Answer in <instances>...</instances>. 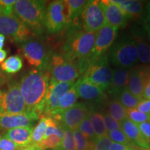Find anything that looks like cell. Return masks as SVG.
<instances>
[{
  "label": "cell",
  "instance_id": "f546056e",
  "mask_svg": "<svg viewBox=\"0 0 150 150\" xmlns=\"http://www.w3.org/2000/svg\"><path fill=\"white\" fill-rule=\"evenodd\" d=\"M116 99H117L126 109L136 108L140 101L136 98L134 95H132L127 88L121 92Z\"/></svg>",
  "mask_w": 150,
  "mask_h": 150
},
{
  "label": "cell",
  "instance_id": "277c9868",
  "mask_svg": "<svg viewBox=\"0 0 150 150\" xmlns=\"http://www.w3.org/2000/svg\"><path fill=\"white\" fill-rule=\"evenodd\" d=\"M107 55L108 61L117 68L131 69L139 62L136 45L128 34L122 35L114 42Z\"/></svg>",
  "mask_w": 150,
  "mask_h": 150
},
{
  "label": "cell",
  "instance_id": "7402d4cb",
  "mask_svg": "<svg viewBox=\"0 0 150 150\" xmlns=\"http://www.w3.org/2000/svg\"><path fill=\"white\" fill-rule=\"evenodd\" d=\"M131 37L136 45L138 61L141 62L142 65L149 64L150 61V45L146 41L142 31L137 29L134 30L132 31Z\"/></svg>",
  "mask_w": 150,
  "mask_h": 150
},
{
  "label": "cell",
  "instance_id": "d6a6232c",
  "mask_svg": "<svg viewBox=\"0 0 150 150\" xmlns=\"http://www.w3.org/2000/svg\"><path fill=\"white\" fill-rule=\"evenodd\" d=\"M127 118L133 122L138 125L146 122H150V114L144 113L134 109H126Z\"/></svg>",
  "mask_w": 150,
  "mask_h": 150
},
{
  "label": "cell",
  "instance_id": "3957f363",
  "mask_svg": "<svg viewBox=\"0 0 150 150\" xmlns=\"http://www.w3.org/2000/svg\"><path fill=\"white\" fill-rule=\"evenodd\" d=\"M96 35L97 33L84 29L71 33L63 45L61 54L74 63L80 60L91 59Z\"/></svg>",
  "mask_w": 150,
  "mask_h": 150
},
{
  "label": "cell",
  "instance_id": "d590c367",
  "mask_svg": "<svg viewBox=\"0 0 150 150\" xmlns=\"http://www.w3.org/2000/svg\"><path fill=\"white\" fill-rule=\"evenodd\" d=\"M61 143V139L55 135H52L44 138L38 145L42 150L45 149H55L60 147Z\"/></svg>",
  "mask_w": 150,
  "mask_h": 150
},
{
  "label": "cell",
  "instance_id": "11a10c76",
  "mask_svg": "<svg viewBox=\"0 0 150 150\" xmlns=\"http://www.w3.org/2000/svg\"><path fill=\"white\" fill-rule=\"evenodd\" d=\"M149 63H150V61H149Z\"/></svg>",
  "mask_w": 150,
  "mask_h": 150
},
{
  "label": "cell",
  "instance_id": "52a82bcc",
  "mask_svg": "<svg viewBox=\"0 0 150 150\" xmlns=\"http://www.w3.org/2000/svg\"><path fill=\"white\" fill-rule=\"evenodd\" d=\"M27 111L18 83L13 82L0 89V115H16Z\"/></svg>",
  "mask_w": 150,
  "mask_h": 150
},
{
  "label": "cell",
  "instance_id": "8d00e7d4",
  "mask_svg": "<svg viewBox=\"0 0 150 150\" xmlns=\"http://www.w3.org/2000/svg\"><path fill=\"white\" fill-rule=\"evenodd\" d=\"M103 120L106 130L107 133L116 129H121V125L115 120H114L108 112H104L102 114Z\"/></svg>",
  "mask_w": 150,
  "mask_h": 150
},
{
  "label": "cell",
  "instance_id": "7bdbcfd3",
  "mask_svg": "<svg viewBox=\"0 0 150 150\" xmlns=\"http://www.w3.org/2000/svg\"><path fill=\"white\" fill-rule=\"evenodd\" d=\"M134 148H136V147H131V146L121 145V144L115 143V142H112L111 145L110 146L109 150H130L131 149H134ZM136 149H137V148H136Z\"/></svg>",
  "mask_w": 150,
  "mask_h": 150
},
{
  "label": "cell",
  "instance_id": "ee69618b",
  "mask_svg": "<svg viewBox=\"0 0 150 150\" xmlns=\"http://www.w3.org/2000/svg\"><path fill=\"white\" fill-rule=\"evenodd\" d=\"M142 99H150V79L148 80L144 88Z\"/></svg>",
  "mask_w": 150,
  "mask_h": 150
},
{
  "label": "cell",
  "instance_id": "60d3db41",
  "mask_svg": "<svg viewBox=\"0 0 150 150\" xmlns=\"http://www.w3.org/2000/svg\"><path fill=\"white\" fill-rule=\"evenodd\" d=\"M136 109L144 113L150 114V99H142L138 103Z\"/></svg>",
  "mask_w": 150,
  "mask_h": 150
},
{
  "label": "cell",
  "instance_id": "603a6c76",
  "mask_svg": "<svg viewBox=\"0 0 150 150\" xmlns=\"http://www.w3.org/2000/svg\"><path fill=\"white\" fill-rule=\"evenodd\" d=\"M128 19H138L143 12V2L138 0H112Z\"/></svg>",
  "mask_w": 150,
  "mask_h": 150
},
{
  "label": "cell",
  "instance_id": "2e32d148",
  "mask_svg": "<svg viewBox=\"0 0 150 150\" xmlns=\"http://www.w3.org/2000/svg\"><path fill=\"white\" fill-rule=\"evenodd\" d=\"M40 115L34 111H26L16 115H0V128L9 129L32 127Z\"/></svg>",
  "mask_w": 150,
  "mask_h": 150
},
{
  "label": "cell",
  "instance_id": "5b68a950",
  "mask_svg": "<svg viewBox=\"0 0 150 150\" xmlns=\"http://www.w3.org/2000/svg\"><path fill=\"white\" fill-rule=\"evenodd\" d=\"M45 71L50 77V81L72 82L80 76L74 62L65 59L62 54H50Z\"/></svg>",
  "mask_w": 150,
  "mask_h": 150
},
{
  "label": "cell",
  "instance_id": "db71d44e",
  "mask_svg": "<svg viewBox=\"0 0 150 150\" xmlns=\"http://www.w3.org/2000/svg\"><path fill=\"white\" fill-rule=\"evenodd\" d=\"M130 150H136V148H134V149H131Z\"/></svg>",
  "mask_w": 150,
  "mask_h": 150
},
{
  "label": "cell",
  "instance_id": "8992f818",
  "mask_svg": "<svg viewBox=\"0 0 150 150\" xmlns=\"http://www.w3.org/2000/svg\"><path fill=\"white\" fill-rule=\"evenodd\" d=\"M112 74V70L108 63V55L105 54L91 60L88 67L81 77L104 91L109 88Z\"/></svg>",
  "mask_w": 150,
  "mask_h": 150
},
{
  "label": "cell",
  "instance_id": "d6986e66",
  "mask_svg": "<svg viewBox=\"0 0 150 150\" xmlns=\"http://www.w3.org/2000/svg\"><path fill=\"white\" fill-rule=\"evenodd\" d=\"M74 86L78 97L86 101H93L101 99L104 95V91L98 86L81 77L74 83Z\"/></svg>",
  "mask_w": 150,
  "mask_h": 150
},
{
  "label": "cell",
  "instance_id": "83f0119b",
  "mask_svg": "<svg viewBox=\"0 0 150 150\" xmlns=\"http://www.w3.org/2000/svg\"><path fill=\"white\" fill-rule=\"evenodd\" d=\"M23 67L22 58L19 55L11 56L1 63V68L8 74H15L18 72Z\"/></svg>",
  "mask_w": 150,
  "mask_h": 150
},
{
  "label": "cell",
  "instance_id": "7dc6e473",
  "mask_svg": "<svg viewBox=\"0 0 150 150\" xmlns=\"http://www.w3.org/2000/svg\"><path fill=\"white\" fill-rule=\"evenodd\" d=\"M26 149H27V150H42L36 144H32V145L29 146L28 147H26Z\"/></svg>",
  "mask_w": 150,
  "mask_h": 150
},
{
  "label": "cell",
  "instance_id": "74e56055",
  "mask_svg": "<svg viewBox=\"0 0 150 150\" xmlns=\"http://www.w3.org/2000/svg\"><path fill=\"white\" fill-rule=\"evenodd\" d=\"M112 142L108 136L97 138V140L93 142V150H109Z\"/></svg>",
  "mask_w": 150,
  "mask_h": 150
},
{
  "label": "cell",
  "instance_id": "816d5d0a",
  "mask_svg": "<svg viewBox=\"0 0 150 150\" xmlns=\"http://www.w3.org/2000/svg\"><path fill=\"white\" fill-rule=\"evenodd\" d=\"M52 150H61V149H59V148H57V149H52Z\"/></svg>",
  "mask_w": 150,
  "mask_h": 150
},
{
  "label": "cell",
  "instance_id": "8fae6325",
  "mask_svg": "<svg viewBox=\"0 0 150 150\" xmlns=\"http://www.w3.org/2000/svg\"><path fill=\"white\" fill-rule=\"evenodd\" d=\"M81 16L82 27L87 31L97 33L106 24L104 11L98 0L88 1Z\"/></svg>",
  "mask_w": 150,
  "mask_h": 150
},
{
  "label": "cell",
  "instance_id": "1f68e13d",
  "mask_svg": "<svg viewBox=\"0 0 150 150\" xmlns=\"http://www.w3.org/2000/svg\"><path fill=\"white\" fill-rule=\"evenodd\" d=\"M76 150H93V142L88 140L79 129L72 131Z\"/></svg>",
  "mask_w": 150,
  "mask_h": 150
},
{
  "label": "cell",
  "instance_id": "ab89813d",
  "mask_svg": "<svg viewBox=\"0 0 150 150\" xmlns=\"http://www.w3.org/2000/svg\"><path fill=\"white\" fill-rule=\"evenodd\" d=\"M22 149L13 142L9 140L4 135H0V150H20Z\"/></svg>",
  "mask_w": 150,
  "mask_h": 150
},
{
  "label": "cell",
  "instance_id": "44dd1931",
  "mask_svg": "<svg viewBox=\"0 0 150 150\" xmlns=\"http://www.w3.org/2000/svg\"><path fill=\"white\" fill-rule=\"evenodd\" d=\"M33 129L32 127H20L7 130L4 135L19 147L24 149L32 145Z\"/></svg>",
  "mask_w": 150,
  "mask_h": 150
},
{
  "label": "cell",
  "instance_id": "9c48e42d",
  "mask_svg": "<svg viewBox=\"0 0 150 150\" xmlns=\"http://www.w3.org/2000/svg\"><path fill=\"white\" fill-rule=\"evenodd\" d=\"M22 54L30 65L38 70H45L50 54L44 44L35 39H29L21 43Z\"/></svg>",
  "mask_w": 150,
  "mask_h": 150
},
{
  "label": "cell",
  "instance_id": "6da1fadb",
  "mask_svg": "<svg viewBox=\"0 0 150 150\" xmlns=\"http://www.w3.org/2000/svg\"><path fill=\"white\" fill-rule=\"evenodd\" d=\"M50 82L48 73L38 69L29 71L21 78L18 86L27 111H34L39 115L42 113V102Z\"/></svg>",
  "mask_w": 150,
  "mask_h": 150
},
{
  "label": "cell",
  "instance_id": "f1b7e54d",
  "mask_svg": "<svg viewBox=\"0 0 150 150\" xmlns=\"http://www.w3.org/2000/svg\"><path fill=\"white\" fill-rule=\"evenodd\" d=\"M47 116L41 115L38 125L33 129L32 144H39L44 138L45 134L47 128Z\"/></svg>",
  "mask_w": 150,
  "mask_h": 150
},
{
  "label": "cell",
  "instance_id": "ffe728a7",
  "mask_svg": "<svg viewBox=\"0 0 150 150\" xmlns=\"http://www.w3.org/2000/svg\"><path fill=\"white\" fill-rule=\"evenodd\" d=\"M131 69L116 68L112 70L111 82L108 92L114 99H117L121 92L127 88Z\"/></svg>",
  "mask_w": 150,
  "mask_h": 150
},
{
  "label": "cell",
  "instance_id": "d4e9b609",
  "mask_svg": "<svg viewBox=\"0 0 150 150\" xmlns=\"http://www.w3.org/2000/svg\"><path fill=\"white\" fill-rule=\"evenodd\" d=\"M64 1L66 6L69 23L74 22L82 14L88 3V1L86 0H67Z\"/></svg>",
  "mask_w": 150,
  "mask_h": 150
},
{
  "label": "cell",
  "instance_id": "b9f144b4",
  "mask_svg": "<svg viewBox=\"0 0 150 150\" xmlns=\"http://www.w3.org/2000/svg\"><path fill=\"white\" fill-rule=\"evenodd\" d=\"M137 125L142 134L150 142V122H146L138 124Z\"/></svg>",
  "mask_w": 150,
  "mask_h": 150
},
{
  "label": "cell",
  "instance_id": "836d02e7",
  "mask_svg": "<svg viewBox=\"0 0 150 150\" xmlns=\"http://www.w3.org/2000/svg\"><path fill=\"white\" fill-rule=\"evenodd\" d=\"M108 136L112 142H115V143L134 147L122 129H116V130L110 131L108 133Z\"/></svg>",
  "mask_w": 150,
  "mask_h": 150
},
{
  "label": "cell",
  "instance_id": "f6af8a7d",
  "mask_svg": "<svg viewBox=\"0 0 150 150\" xmlns=\"http://www.w3.org/2000/svg\"><path fill=\"white\" fill-rule=\"evenodd\" d=\"M146 11H147L146 23L150 24V1H149L146 5Z\"/></svg>",
  "mask_w": 150,
  "mask_h": 150
},
{
  "label": "cell",
  "instance_id": "484cf974",
  "mask_svg": "<svg viewBox=\"0 0 150 150\" xmlns=\"http://www.w3.org/2000/svg\"><path fill=\"white\" fill-rule=\"evenodd\" d=\"M88 115L90 121H91L97 138H100L102 137L108 136V133L104 126L102 113L97 111V110H90Z\"/></svg>",
  "mask_w": 150,
  "mask_h": 150
},
{
  "label": "cell",
  "instance_id": "c3c4849f",
  "mask_svg": "<svg viewBox=\"0 0 150 150\" xmlns=\"http://www.w3.org/2000/svg\"><path fill=\"white\" fill-rule=\"evenodd\" d=\"M6 38L4 35L0 34V50H2L4 45V42H5Z\"/></svg>",
  "mask_w": 150,
  "mask_h": 150
},
{
  "label": "cell",
  "instance_id": "ba28073f",
  "mask_svg": "<svg viewBox=\"0 0 150 150\" xmlns=\"http://www.w3.org/2000/svg\"><path fill=\"white\" fill-rule=\"evenodd\" d=\"M0 34L10 38L15 42L22 43L35 35L18 18L12 15L0 13Z\"/></svg>",
  "mask_w": 150,
  "mask_h": 150
},
{
  "label": "cell",
  "instance_id": "5bb4252c",
  "mask_svg": "<svg viewBox=\"0 0 150 150\" xmlns=\"http://www.w3.org/2000/svg\"><path fill=\"white\" fill-rule=\"evenodd\" d=\"M150 79V66L137 65L131 69L127 88L136 98L141 101L145 86Z\"/></svg>",
  "mask_w": 150,
  "mask_h": 150
},
{
  "label": "cell",
  "instance_id": "7c38bea8",
  "mask_svg": "<svg viewBox=\"0 0 150 150\" xmlns=\"http://www.w3.org/2000/svg\"><path fill=\"white\" fill-rule=\"evenodd\" d=\"M89 112L90 108L87 104L78 103L59 115H55L50 117L53 118L63 127L74 131L78 129L80 124L88 115Z\"/></svg>",
  "mask_w": 150,
  "mask_h": 150
},
{
  "label": "cell",
  "instance_id": "f5cc1de1",
  "mask_svg": "<svg viewBox=\"0 0 150 150\" xmlns=\"http://www.w3.org/2000/svg\"><path fill=\"white\" fill-rule=\"evenodd\" d=\"M20 150H27V149H26V148H24V149H20Z\"/></svg>",
  "mask_w": 150,
  "mask_h": 150
},
{
  "label": "cell",
  "instance_id": "f907efd6",
  "mask_svg": "<svg viewBox=\"0 0 150 150\" xmlns=\"http://www.w3.org/2000/svg\"><path fill=\"white\" fill-rule=\"evenodd\" d=\"M2 83V78H1V75H0V84Z\"/></svg>",
  "mask_w": 150,
  "mask_h": 150
},
{
  "label": "cell",
  "instance_id": "ac0fdd59",
  "mask_svg": "<svg viewBox=\"0 0 150 150\" xmlns=\"http://www.w3.org/2000/svg\"><path fill=\"white\" fill-rule=\"evenodd\" d=\"M121 129L136 148L150 150V142L140 131L138 125L127 118L121 122Z\"/></svg>",
  "mask_w": 150,
  "mask_h": 150
},
{
  "label": "cell",
  "instance_id": "bcb514c9",
  "mask_svg": "<svg viewBox=\"0 0 150 150\" xmlns=\"http://www.w3.org/2000/svg\"><path fill=\"white\" fill-rule=\"evenodd\" d=\"M7 56V53L5 50H0V63H2L4 61Z\"/></svg>",
  "mask_w": 150,
  "mask_h": 150
},
{
  "label": "cell",
  "instance_id": "e575fe53",
  "mask_svg": "<svg viewBox=\"0 0 150 150\" xmlns=\"http://www.w3.org/2000/svg\"><path fill=\"white\" fill-rule=\"evenodd\" d=\"M63 129L64 134L59 149L61 150H76L72 131L65 127H63Z\"/></svg>",
  "mask_w": 150,
  "mask_h": 150
},
{
  "label": "cell",
  "instance_id": "7a4b0ae2",
  "mask_svg": "<svg viewBox=\"0 0 150 150\" xmlns=\"http://www.w3.org/2000/svg\"><path fill=\"white\" fill-rule=\"evenodd\" d=\"M46 1L18 0L13 6V14L34 34H40L45 29Z\"/></svg>",
  "mask_w": 150,
  "mask_h": 150
},
{
  "label": "cell",
  "instance_id": "f35d334b",
  "mask_svg": "<svg viewBox=\"0 0 150 150\" xmlns=\"http://www.w3.org/2000/svg\"><path fill=\"white\" fill-rule=\"evenodd\" d=\"M16 2V0H0V13L13 14V6Z\"/></svg>",
  "mask_w": 150,
  "mask_h": 150
},
{
  "label": "cell",
  "instance_id": "9a60e30c",
  "mask_svg": "<svg viewBox=\"0 0 150 150\" xmlns=\"http://www.w3.org/2000/svg\"><path fill=\"white\" fill-rule=\"evenodd\" d=\"M117 35V29L106 24L97 32L95 45L92 52L91 59L106 54L111 47Z\"/></svg>",
  "mask_w": 150,
  "mask_h": 150
},
{
  "label": "cell",
  "instance_id": "30bf717a",
  "mask_svg": "<svg viewBox=\"0 0 150 150\" xmlns=\"http://www.w3.org/2000/svg\"><path fill=\"white\" fill-rule=\"evenodd\" d=\"M68 16L65 1L56 0L50 3L46 8L45 29L48 32L56 33L64 29L68 24Z\"/></svg>",
  "mask_w": 150,
  "mask_h": 150
},
{
  "label": "cell",
  "instance_id": "cb8c5ba5",
  "mask_svg": "<svg viewBox=\"0 0 150 150\" xmlns=\"http://www.w3.org/2000/svg\"><path fill=\"white\" fill-rule=\"evenodd\" d=\"M77 99V93H76L74 86H73L72 87L61 97V99H60L59 107H58V108L55 110V111L52 112L50 117H52V116L55 115H59V114L61 113L62 112L65 111V110L72 107L74 105L76 104Z\"/></svg>",
  "mask_w": 150,
  "mask_h": 150
},
{
  "label": "cell",
  "instance_id": "e0dca14e",
  "mask_svg": "<svg viewBox=\"0 0 150 150\" xmlns=\"http://www.w3.org/2000/svg\"><path fill=\"white\" fill-rule=\"evenodd\" d=\"M100 3L106 24L117 29L126 25L129 19L112 0H102Z\"/></svg>",
  "mask_w": 150,
  "mask_h": 150
},
{
  "label": "cell",
  "instance_id": "4fadbf2b",
  "mask_svg": "<svg viewBox=\"0 0 150 150\" xmlns=\"http://www.w3.org/2000/svg\"><path fill=\"white\" fill-rule=\"evenodd\" d=\"M74 82L50 81L42 102V113L50 117L59 107L60 99L74 86Z\"/></svg>",
  "mask_w": 150,
  "mask_h": 150
},
{
  "label": "cell",
  "instance_id": "681fc988",
  "mask_svg": "<svg viewBox=\"0 0 150 150\" xmlns=\"http://www.w3.org/2000/svg\"><path fill=\"white\" fill-rule=\"evenodd\" d=\"M144 27H145V31H147L148 37H149V39H150V24L145 23V25H144Z\"/></svg>",
  "mask_w": 150,
  "mask_h": 150
},
{
  "label": "cell",
  "instance_id": "4316f807",
  "mask_svg": "<svg viewBox=\"0 0 150 150\" xmlns=\"http://www.w3.org/2000/svg\"><path fill=\"white\" fill-rule=\"evenodd\" d=\"M108 113L114 120L120 124L122 122L127 119L126 108L124 107L117 99H113L108 102Z\"/></svg>",
  "mask_w": 150,
  "mask_h": 150
},
{
  "label": "cell",
  "instance_id": "4dcf8cb0",
  "mask_svg": "<svg viewBox=\"0 0 150 150\" xmlns=\"http://www.w3.org/2000/svg\"><path fill=\"white\" fill-rule=\"evenodd\" d=\"M78 129L88 141L94 142L97 140V137L95 136L91 121H90L89 115L84 118L83 120L80 124Z\"/></svg>",
  "mask_w": 150,
  "mask_h": 150
}]
</instances>
